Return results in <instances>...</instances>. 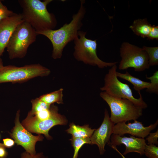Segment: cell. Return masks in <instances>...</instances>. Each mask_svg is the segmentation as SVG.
Wrapping results in <instances>:
<instances>
[{"label":"cell","instance_id":"31","mask_svg":"<svg viewBox=\"0 0 158 158\" xmlns=\"http://www.w3.org/2000/svg\"><path fill=\"white\" fill-rule=\"evenodd\" d=\"M3 62L2 59L0 57V70L4 66Z\"/></svg>","mask_w":158,"mask_h":158},{"label":"cell","instance_id":"8","mask_svg":"<svg viewBox=\"0 0 158 158\" xmlns=\"http://www.w3.org/2000/svg\"><path fill=\"white\" fill-rule=\"evenodd\" d=\"M121 60L118 66L120 70L133 68L136 72H141L149 68V58L142 48L124 42L120 50Z\"/></svg>","mask_w":158,"mask_h":158},{"label":"cell","instance_id":"19","mask_svg":"<svg viewBox=\"0 0 158 158\" xmlns=\"http://www.w3.org/2000/svg\"><path fill=\"white\" fill-rule=\"evenodd\" d=\"M74 150V154L73 158H77L78 152L84 145L90 144L92 145L90 138H74L72 137L70 139Z\"/></svg>","mask_w":158,"mask_h":158},{"label":"cell","instance_id":"15","mask_svg":"<svg viewBox=\"0 0 158 158\" xmlns=\"http://www.w3.org/2000/svg\"><path fill=\"white\" fill-rule=\"evenodd\" d=\"M152 26L147 19L145 18L135 20L129 28L135 34L144 38L147 37Z\"/></svg>","mask_w":158,"mask_h":158},{"label":"cell","instance_id":"10","mask_svg":"<svg viewBox=\"0 0 158 158\" xmlns=\"http://www.w3.org/2000/svg\"><path fill=\"white\" fill-rule=\"evenodd\" d=\"M20 111H17L15 120V126L10 133L11 137L17 145L21 146L26 152L31 155L36 154L35 145L37 142L43 140L44 137L40 134L32 135L20 123Z\"/></svg>","mask_w":158,"mask_h":158},{"label":"cell","instance_id":"16","mask_svg":"<svg viewBox=\"0 0 158 158\" xmlns=\"http://www.w3.org/2000/svg\"><path fill=\"white\" fill-rule=\"evenodd\" d=\"M95 130L89 127L88 125L80 126L71 123L66 131L68 133L71 134L73 138H90Z\"/></svg>","mask_w":158,"mask_h":158},{"label":"cell","instance_id":"4","mask_svg":"<svg viewBox=\"0 0 158 158\" xmlns=\"http://www.w3.org/2000/svg\"><path fill=\"white\" fill-rule=\"evenodd\" d=\"M36 30L25 21L17 27L6 48L10 59L22 58L26 55L28 48L36 40Z\"/></svg>","mask_w":158,"mask_h":158},{"label":"cell","instance_id":"14","mask_svg":"<svg viewBox=\"0 0 158 158\" xmlns=\"http://www.w3.org/2000/svg\"><path fill=\"white\" fill-rule=\"evenodd\" d=\"M113 149L117 146L123 144L126 150L123 155H125L131 152L139 153L141 155L144 154V150L147 145L144 138H137L133 136L129 137H123L117 134H113L111 137V142L108 143Z\"/></svg>","mask_w":158,"mask_h":158},{"label":"cell","instance_id":"29","mask_svg":"<svg viewBox=\"0 0 158 158\" xmlns=\"http://www.w3.org/2000/svg\"><path fill=\"white\" fill-rule=\"evenodd\" d=\"M41 153L35 155H31L27 152L23 153L22 154L21 158H41Z\"/></svg>","mask_w":158,"mask_h":158},{"label":"cell","instance_id":"33","mask_svg":"<svg viewBox=\"0 0 158 158\" xmlns=\"http://www.w3.org/2000/svg\"><path fill=\"white\" fill-rule=\"evenodd\" d=\"M0 146H3V147H5V146H4V144H3V143H0Z\"/></svg>","mask_w":158,"mask_h":158},{"label":"cell","instance_id":"11","mask_svg":"<svg viewBox=\"0 0 158 158\" xmlns=\"http://www.w3.org/2000/svg\"><path fill=\"white\" fill-rule=\"evenodd\" d=\"M133 123L126 122L118 123L114 125L113 129V134L123 136L126 134H129L133 136H136L139 138H144L147 137L152 130L155 129L158 124V120L153 124L145 127L142 122L134 121Z\"/></svg>","mask_w":158,"mask_h":158},{"label":"cell","instance_id":"28","mask_svg":"<svg viewBox=\"0 0 158 158\" xmlns=\"http://www.w3.org/2000/svg\"><path fill=\"white\" fill-rule=\"evenodd\" d=\"M3 144L6 147H12L14 145L15 142L13 140L8 138L3 139Z\"/></svg>","mask_w":158,"mask_h":158},{"label":"cell","instance_id":"9","mask_svg":"<svg viewBox=\"0 0 158 158\" xmlns=\"http://www.w3.org/2000/svg\"><path fill=\"white\" fill-rule=\"evenodd\" d=\"M58 107L53 105L51 116L43 121L37 119L28 114L26 118L22 122V125L29 131L37 134H44L48 139L51 138L49 134V130L56 125H65L67 123L65 117L58 112Z\"/></svg>","mask_w":158,"mask_h":158},{"label":"cell","instance_id":"3","mask_svg":"<svg viewBox=\"0 0 158 158\" xmlns=\"http://www.w3.org/2000/svg\"><path fill=\"white\" fill-rule=\"evenodd\" d=\"M100 95L110 107V118L114 124L121 122L135 121L142 115L143 109L129 99L114 97L105 92H101Z\"/></svg>","mask_w":158,"mask_h":158},{"label":"cell","instance_id":"2","mask_svg":"<svg viewBox=\"0 0 158 158\" xmlns=\"http://www.w3.org/2000/svg\"><path fill=\"white\" fill-rule=\"evenodd\" d=\"M52 0H20L18 2L22 9L21 14L24 21L37 32L53 29L57 24L54 16L48 12L47 6Z\"/></svg>","mask_w":158,"mask_h":158},{"label":"cell","instance_id":"24","mask_svg":"<svg viewBox=\"0 0 158 158\" xmlns=\"http://www.w3.org/2000/svg\"><path fill=\"white\" fill-rule=\"evenodd\" d=\"M144 154L148 158H158V147L154 144L146 145L144 150Z\"/></svg>","mask_w":158,"mask_h":158},{"label":"cell","instance_id":"23","mask_svg":"<svg viewBox=\"0 0 158 158\" xmlns=\"http://www.w3.org/2000/svg\"><path fill=\"white\" fill-rule=\"evenodd\" d=\"M53 105H51L50 108L42 111L31 114L29 112L28 114L33 116L37 120L43 121L49 118L51 116L53 110Z\"/></svg>","mask_w":158,"mask_h":158},{"label":"cell","instance_id":"13","mask_svg":"<svg viewBox=\"0 0 158 158\" xmlns=\"http://www.w3.org/2000/svg\"><path fill=\"white\" fill-rule=\"evenodd\" d=\"M23 21L21 13H13L0 21V57L4 52L14 30Z\"/></svg>","mask_w":158,"mask_h":158},{"label":"cell","instance_id":"18","mask_svg":"<svg viewBox=\"0 0 158 158\" xmlns=\"http://www.w3.org/2000/svg\"><path fill=\"white\" fill-rule=\"evenodd\" d=\"M63 89L61 88L54 91L43 95L39 97L40 99L47 104L51 105L54 103H63Z\"/></svg>","mask_w":158,"mask_h":158},{"label":"cell","instance_id":"32","mask_svg":"<svg viewBox=\"0 0 158 158\" xmlns=\"http://www.w3.org/2000/svg\"><path fill=\"white\" fill-rule=\"evenodd\" d=\"M6 7L2 3L1 1L0 0V9L4 8H6Z\"/></svg>","mask_w":158,"mask_h":158},{"label":"cell","instance_id":"21","mask_svg":"<svg viewBox=\"0 0 158 158\" xmlns=\"http://www.w3.org/2000/svg\"><path fill=\"white\" fill-rule=\"evenodd\" d=\"M31 102L32 107L31 110L29 112L31 114L49 109L51 105L42 101L39 97L32 99Z\"/></svg>","mask_w":158,"mask_h":158},{"label":"cell","instance_id":"12","mask_svg":"<svg viewBox=\"0 0 158 158\" xmlns=\"http://www.w3.org/2000/svg\"><path fill=\"white\" fill-rule=\"evenodd\" d=\"M115 124L111 121L108 111L105 109L103 121L100 126L95 129L90 138L92 145L95 144L98 147L100 154L105 151V146L108 143L113 134L114 126Z\"/></svg>","mask_w":158,"mask_h":158},{"label":"cell","instance_id":"7","mask_svg":"<svg viewBox=\"0 0 158 158\" xmlns=\"http://www.w3.org/2000/svg\"><path fill=\"white\" fill-rule=\"evenodd\" d=\"M117 68L115 64L109 70L105 77L104 85L100 90L113 97L129 99L143 109L147 108V105L143 101L141 93H138L139 98H135L129 85L118 80L116 75Z\"/></svg>","mask_w":158,"mask_h":158},{"label":"cell","instance_id":"26","mask_svg":"<svg viewBox=\"0 0 158 158\" xmlns=\"http://www.w3.org/2000/svg\"><path fill=\"white\" fill-rule=\"evenodd\" d=\"M149 40H158V26L153 25L152 26L150 32L147 37Z\"/></svg>","mask_w":158,"mask_h":158},{"label":"cell","instance_id":"17","mask_svg":"<svg viewBox=\"0 0 158 158\" xmlns=\"http://www.w3.org/2000/svg\"><path fill=\"white\" fill-rule=\"evenodd\" d=\"M117 77L125 80L131 83L133 86V88L138 93L145 88H147L150 86V83L142 81L138 78L131 75L128 71L125 73H122L117 71Z\"/></svg>","mask_w":158,"mask_h":158},{"label":"cell","instance_id":"30","mask_svg":"<svg viewBox=\"0 0 158 158\" xmlns=\"http://www.w3.org/2000/svg\"><path fill=\"white\" fill-rule=\"evenodd\" d=\"M5 148V147L0 146V158H5L8 154Z\"/></svg>","mask_w":158,"mask_h":158},{"label":"cell","instance_id":"25","mask_svg":"<svg viewBox=\"0 0 158 158\" xmlns=\"http://www.w3.org/2000/svg\"><path fill=\"white\" fill-rule=\"evenodd\" d=\"M146 138V140L148 141V144L158 145V130L154 133H150Z\"/></svg>","mask_w":158,"mask_h":158},{"label":"cell","instance_id":"27","mask_svg":"<svg viewBox=\"0 0 158 158\" xmlns=\"http://www.w3.org/2000/svg\"><path fill=\"white\" fill-rule=\"evenodd\" d=\"M13 13L12 11L8 9L7 7L4 8H0V21L11 15Z\"/></svg>","mask_w":158,"mask_h":158},{"label":"cell","instance_id":"34","mask_svg":"<svg viewBox=\"0 0 158 158\" xmlns=\"http://www.w3.org/2000/svg\"><path fill=\"white\" fill-rule=\"evenodd\" d=\"M118 152L121 155V156L122 157H123V158H125L123 156L122 154L120 152H119L118 151Z\"/></svg>","mask_w":158,"mask_h":158},{"label":"cell","instance_id":"20","mask_svg":"<svg viewBox=\"0 0 158 158\" xmlns=\"http://www.w3.org/2000/svg\"><path fill=\"white\" fill-rule=\"evenodd\" d=\"M142 48L147 53L149 58L150 66L158 64V47H148L143 46Z\"/></svg>","mask_w":158,"mask_h":158},{"label":"cell","instance_id":"5","mask_svg":"<svg viewBox=\"0 0 158 158\" xmlns=\"http://www.w3.org/2000/svg\"><path fill=\"white\" fill-rule=\"evenodd\" d=\"M50 72L49 69L39 63L22 67L4 66L0 70V84L23 83L36 77L47 76Z\"/></svg>","mask_w":158,"mask_h":158},{"label":"cell","instance_id":"6","mask_svg":"<svg viewBox=\"0 0 158 158\" xmlns=\"http://www.w3.org/2000/svg\"><path fill=\"white\" fill-rule=\"evenodd\" d=\"M86 32L79 31L78 37L74 41V56L78 60L91 65L97 66L100 68L111 67L117 62H107L100 59L97 54V44L96 40H92L85 37Z\"/></svg>","mask_w":158,"mask_h":158},{"label":"cell","instance_id":"1","mask_svg":"<svg viewBox=\"0 0 158 158\" xmlns=\"http://www.w3.org/2000/svg\"><path fill=\"white\" fill-rule=\"evenodd\" d=\"M80 7L74 14L69 23L64 24L60 28L47 30L37 32L47 37L51 41L53 49L52 57L54 59L61 58L63 49L67 44L78 37V32L83 25L82 20L86 12L85 1H80Z\"/></svg>","mask_w":158,"mask_h":158},{"label":"cell","instance_id":"22","mask_svg":"<svg viewBox=\"0 0 158 158\" xmlns=\"http://www.w3.org/2000/svg\"><path fill=\"white\" fill-rule=\"evenodd\" d=\"M146 78L151 81L150 86L147 88L146 91L150 93H158V71H156L153 75L148 77L146 75Z\"/></svg>","mask_w":158,"mask_h":158}]
</instances>
